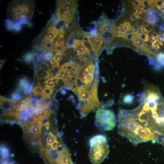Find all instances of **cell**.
I'll use <instances>...</instances> for the list:
<instances>
[{"label":"cell","instance_id":"obj_1","mask_svg":"<svg viewBox=\"0 0 164 164\" xmlns=\"http://www.w3.org/2000/svg\"><path fill=\"white\" fill-rule=\"evenodd\" d=\"M139 102L134 109L120 111L118 133L134 145L151 141L164 146V100L158 88L146 84Z\"/></svg>","mask_w":164,"mask_h":164},{"label":"cell","instance_id":"obj_2","mask_svg":"<svg viewBox=\"0 0 164 164\" xmlns=\"http://www.w3.org/2000/svg\"><path fill=\"white\" fill-rule=\"evenodd\" d=\"M36 2L31 0H13L9 3L6 11L7 19L15 24L30 23L34 13Z\"/></svg>","mask_w":164,"mask_h":164},{"label":"cell","instance_id":"obj_3","mask_svg":"<svg viewBox=\"0 0 164 164\" xmlns=\"http://www.w3.org/2000/svg\"><path fill=\"white\" fill-rule=\"evenodd\" d=\"M89 158L93 164H100L108 155L109 149L105 136L98 135L90 140Z\"/></svg>","mask_w":164,"mask_h":164},{"label":"cell","instance_id":"obj_4","mask_svg":"<svg viewBox=\"0 0 164 164\" xmlns=\"http://www.w3.org/2000/svg\"><path fill=\"white\" fill-rule=\"evenodd\" d=\"M117 121L114 112L111 110L99 109L96 111L94 125L101 131L112 130Z\"/></svg>","mask_w":164,"mask_h":164},{"label":"cell","instance_id":"obj_5","mask_svg":"<svg viewBox=\"0 0 164 164\" xmlns=\"http://www.w3.org/2000/svg\"><path fill=\"white\" fill-rule=\"evenodd\" d=\"M59 30L55 24L50 20L38 36L42 42L46 46L48 50H50L53 42L57 37Z\"/></svg>","mask_w":164,"mask_h":164},{"label":"cell","instance_id":"obj_6","mask_svg":"<svg viewBox=\"0 0 164 164\" xmlns=\"http://www.w3.org/2000/svg\"><path fill=\"white\" fill-rule=\"evenodd\" d=\"M88 42L91 46V49L96 54L98 52L103 43L104 41L100 34H89L87 36Z\"/></svg>","mask_w":164,"mask_h":164},{"label":"cell","instance_id":"obj_7","mask_svg":"<svg viewBox=\"0 0 164 164\" xmlns=\"http://www.w3.org/2000/svg\"><path fill=\"white\" fill-rule=\"evenodd\" d=\"M53 164H73L69 151L67 149L63 148L57 152L55 156Z\"/></svg>","mask_w":164,"mask_h":164},{"label":"cell","instance_id":"obj_8","mask_svg":"<svg viewBox=\"0 0 164 164\" xmlns=\"http://www.w3.org/2000/svg\"><path fill=\"white\" fill-rule=\"evenodd\" d=\"M56 13L59 19L65 22L66 26L72 21L74 14L67 11L57 2Z\"/></svg>","mask_w":164,"mask_h":164},{"label":"cell","instance_id":"obj_9","mask_svg":"<svg viewBox=\"0 0 164 164\" xmlns=\"http://www.w3.org/2000/svg\"><path fill=\"white\" fill-rule=\"evenodd\" d=\"M135 34L132 36L131 40L133 45L136 47L140 50L142 51L149 54L150 55V53L145 46V44L144 42V40L141 38V34L138 32H135Z\"/></svg>","mask_w":164,"mask_h":164},{"label":"cell","instance_id":"obj_10","mask_svg":"<svg viewBox=\"0 0 164 164\" xmlns=\"http://www.w3.org/2000/svg\"><path fill=\"white\" fill-rule=\"evenodd\" d=\"M72 47L79 56L89 55L90 50L82 40L75 39L74 40Z\"/></svg>","mask_w":164,"mask_h":164},{"label":"cell","instance_id":"obj_11","mask_svg":"<svg viewBox=\"0 0 164 164\" xmlns=\"http://www.w3.org/2000/svg\"><path fill=\"white\" fill-rule=\"evenodd\" d=\"M131 25L128 22L125 21L120 23L115 31V36L118 37L125 38L128 33L131 30Z\"/></svg>","mask_w":164,"mask_h":164},{"label":"cell","instance_id":"obj_12","mask_svg":"<svg viewBox=\"0 0 164 164\" xmlns=\"http://www.w3.org/2000/svg\"><path fill=\"white\" fill-rule=\"evenodd\" d=\"M98 29L103 33L114 32L116 30L115 26L108 20L102 21L99 24Z\"/></svg>","mask_w":164,"mask_h":164},{"label":"cell","instance_id":"obj_13","mask_svg":"<svg viewBox=\"0 0 164 164\" xmlns=\"http://www.w3.org/2000/svg\"><path fill=\"white\" fill-rule=\"evenodd\" d=\"M64 35L63 29L62 28L59 30V33L57 37L55 39L53 42L51 48H63L64 47L65 41L64 39Z\"/></svg>","mask_w":164,"mask_h":164},{"label":"cell","instance_id":"obj_14","mask_svg":"<svg viewBox=\"0 0 164 164\" xmlns=\"http://www.w3.org/2000/svg\"><path fill=\"white\" fill-rule=\"evenodd\" d=\"M67 12L74 14L75 9L74 2L72 0H60L58 1Z\"/></svg>","mask_w":164,"mask_h":164},{"label":"cell","instance_id":"obj_15","mask_svg":"<svg viewBox=\"0 0 164 164\" xmlns=\"http://www.w3.org/2000/svg\"><path fill=\"white\" fill-rule=\"evenodd\" d=\"M146 18L148 22L152 24L157 23L159 19L158 15L156 13L151 11L148 12Z\"/></svg>","mask_w":164,"mask_h":164},{"label":"cell","instance_id":"obj_16","mask_svg":"<svg viewBox=\"0 0 164 164\" xmlns=\"http://www.w3.org/2000/svg\"><path fill=\"white\" fill-rule=\"evenodd\" d=\"M49 135V136L46 139V142L48 145L50 147L59 141L56 136L52 133L50 132Z\"/></svg>","mask_w":164,"mask_h":164},{"label":"cell","instance_id":"obj_17","mask_svg":"<svg viewBox=\"0 0 164 164\" xmlns=\"http://www.w3.org/2000/svg\"><path fill=\"white\" fill-rule=\"evenodd\" d=\"M33 121L30 129V132L33 135L34 137L39 135L41 131V127L35 126Z\"/></svg>","mask_w":164,"mask_h":164},{"label":"cell","instance_id":"obj_18","mask_svg":"<svg viewBox=\"0 0 164 164\" xmlns=\"http://www.w3.org/2000/svg\"><path fill=\"white\" fill-rule=\"evenodd\" d=\"M55 80L54 77H50L44 82V87L53 88L55 87Z\"/></svg>","mask_w":164,"mask_h":164},{"label":"cell","instance_id":"obj_19","mask_svg":"<svg viewBox=\"0 0 164 164\" xmlns=\"http://www.w3.org/2000/svg\"><path fill=\"white\" fill-rule=\"evenodd\" d=\"M53 88L44 87L42 97L46 98H50L51 95L53 94Z\"/></svg>","mask_w":164,"mask_h":164},{"label":"cell","instance_id":"obj_20","mask_svg":"<svg viewBox=\"0 0 164 164\" xmlns=\"http://www.w3.org/2000/svg\"><path fill=\"white\" fill-rule=\"evenodd\" d=\"M35 54L34 53L32 52L26 53L23 56L24 60L27 63H30L33 60Z\"/></svg>","mask_w":164,"mask_h":164},{"label":"cell","instance_id":"obj_21","mask_svg":"<svg viewBox=\"0 0 164 164\" xmlns=\"http://www.w3.org/2000/svg\"><path fill=\"white\" fill-rule=\"evenodd\" d=\"M51 112L50 110L39 112V119L38 121H42L45 119L49 118L50 116Z\"/></svg>","mask_w":164,"mask_h":164},{"label":"cell","instance_id":"obj_22","mask_svg":"<svg viewBox=\"0 0 164 164\" xmlns=\"http://www.w3.org/2000/svg\"><path fill=\"white\" fill-rule=\"evenodd\" d=\"M157 62L160 65L164 66V53L160 52L156 56Z\"/></svg>","mask_w":164,"mask_h":164},{"label":"cell","instance_id":"obj_23","mask_svg":"<svg viewBox=\"0 0 164 164\" xmlns=\"http://www.w3.org/2000/svg\"><path fill=\"white\" fill-rule=\"evenodd\" d=\"M43 92V90L40 86H35L33 89V93L36 96L42 94Z\"/></svg>","mask_w":164,"mask_h":164},{"label":"cell","instance_id":"obj_24","mask_svg":"<svg viewBox=\"0 0 164 164\" xmlns=\"http://www.w3.org/2000/svg\"><path fill=\"white\" fill-rule=\"evenodd\" d=\"M135 16L137 18H138L140 17L138 16L141 15L146 12V10L144 9L143 8L141 7L140 5L137 6L135 8Z\"/></svg>","mask_w":164,"mask_h":164},{"label":"cell","instance_id":"obj_25","mask_svg":"<svg viewBox=\"0 0 164 164\" xmlns=\"http://www.w3.org/2000/svg\"><path fill=\"white\" fill-rule=\"evenodd\" d=\"M134 96L130 94L126 95L124 97L123 102L126 104H131L133 101Z\"/></svg>","mask_w":164,"mask_h":164},{"label":"cell","instance_id":"obj_26","mask_svg":"<svg viewBox=\"0 0 164 164\" xmlns=\"http://www.w3.org/2000/svg\"><path fill=\"white\" fill-rule=\"evenodd\" d=\"M11 107L12 109L16 110H19L21 107L20 102L18 101H13L11 104Z\"/></svg>","mask_w":164,"mask_h":164},{"label":"cell","instance_id":"obj_27","mask_svg":"<svg viewBox=\"0 0 164 164\" xmlns=\"http://www.w3.org/2000/svg\"><path fill=\"white\" fill-rule=\"evenodd\" d=\"M20 96L18 91L14 92L12 95L11 98L13 100H16L20 97Z\"/></svg>","mask_w":164,"mask_h":164},{"label":"cell","instance_id":"obj_28","mask_svg":"<svg viewBox=\"0 0 164 164\" xmlns=\"http://www.w3.org/2000/svg\"><path fill=\"white\" fill-rule=\"evenodd\" d=\"M61 93L63 94H65L66 93V91L64 90H63L61 91Z\"/></svg>","mask_w":164,"mask_h":164},{"label":"cell","instance_id":"obj_29","mask_svg":"<svg viewBox=\"0 0 164 164\" xmlns=\"http://www.w3.org/2000/svg\"><path fill=\"white\" fill-rule=\"evenodd\" d=\"M9 164H16L14 162H10Z\"/></svg>","mask_w":164,"mask_h":164},{"label":"cell","instance_id":"obj_30","mask_svg":"<svg viewBox=\"0 0 164 164\" xmlns=\"http://www.w3.org/2000/svg\"><path fill=\"white\" fill-rule=\"evenodd\" d=\"M2 164H7V163L6 162H3Z\"/></svg>","mask_w":164,"mask_h":164}]
</instances>
